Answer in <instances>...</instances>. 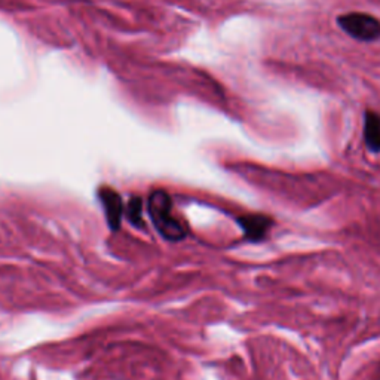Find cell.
Masks as SVG:
<instances>
[{
  "mask_svg": "<svg viewBox=\"0 0 380 380\" xmlns=\"http://www.w3.org/2000/svg\"><path fill=\"white\" fill-rule=\"evenodd\" d=\"M149 212L153 225L165 239L180 241L186 235L184 225L174 214L172 202L166 192L155 190L150 193Z\"/></svg>",
  "mask_w": 380,
  "mask_h": 380,
  "instance_id": "6da1fadb",
  "label": "cell"
},
{
  "mask_svg": "<svg viewBox=\"0 0 380 380\" xmlns=\"http://www.w3.org/2000/svg\"><path fill=\"white\" fill-rule=\"evenodd\" d=\"M340 29L348 33L350 38L361 42H375L380 39V21L377 18L363 14L350 12L339 16Z\"/></svg>",
  "mask_w": 380,
  "mask_h": 380,
  "instance_id": "7a4b0ae2",
  "label": "cell"
},
{
  "mask_svg": "<svg viewBox=\"0 0 380 380\" xmlns=\"http://www.w3.org/2000/svg\"><path fill=\"white\" fill-rule=\"evenodd\" d=\"M238 223L243 227L247 239L252 241V243H260V241L266 239L275 221L272 217L260 214V212H249V214L241 216Z\"/></svg>",
  "mask_w": 380,
  "mask_h": 380,
  "instance_id": "3957f363",
  "label": "cell"
},
{
  "mask_svg": "<svg viewBox=\"0 0 380 380\" xmlns=\"http://www.w3.org/2000/svg\"><path fill=\"white\" fill-rule=\"evenodd\" d=\"M100 201L103 202L110 227L118 229L120 225V220H122V216H124L122 199H120V197L115 190L103 188L100 190Z\"/></svg>",
  "mask_w": 380,
  "mask_h": 380,
  "instance_id": "277c9868",
  "label": "cell"
},
{
  "mask_svg": "<svg viewBox=\"0 0 380 380\" xmlns=\"http://www.w3.org/2000/svg\"><path fill=\"white\" fill-rule=\"evenodd\" d=\"M364 140L373 153L380 152V116L367 110L364 116Z\"/></svg>",
  "mask_w": 380,
  "mask_h": 380,
  "instance_id": "5b68a950",
  "label": "cell"
},
{
  "mask_svg": "<svg viewBox=\"0 0 380 380\" xmlns=\"http://www.w3.org/2000/svg\"><path fill=\"white\" fill-rule=\"evenodd\" d=\"M140 212H142L140 201H133L131 203H129L128 214H129V217H131V220L134 221V223H140V220H142Z\"/></svg>",
  "mask_w": 380,
  "mask_h": 380,
  "instance_id": "8992f818",
  "label": "cell"
}]
</instances>
